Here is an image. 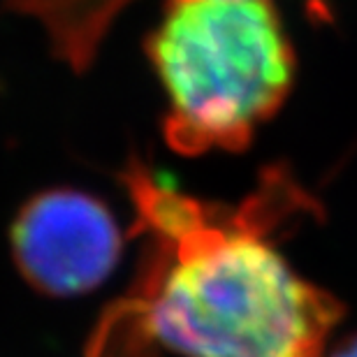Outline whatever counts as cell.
<instances>
[{"mask_svg": "<svg viewBox=\"0 0 357 357\" xmlns=\"http://www.w3.org/2000/svg\"><path fill=\"white\" fill-rule=\"evenodd\" d=\"M149 56L167 96L165 139L183 155L244 149L295 73L269 0H174Z\"/></svg>", "mask_w": 357, "mask_h": 357, "instance_id": "2", "label": "cell"}, {"mask_svg": "<svg viewBox=\"0 0 357 357\" xmlns=\"http://www.w3.org/2000/svg\"><path fill=\"white\" fill-rule=\"evenodd\" d=\"M323 357H357V332L351 334V337H344L341 341L334 344V348L327 351V355Z\"/></svg>", "mask_w": 357, "mask_h": 357, "instance_id": "5", "label": "cell"}, {"mask_svg": "<svg viewBox=\"0 0 357 357\" xmlns=\"http://www.w3.org/2000/svg\"><path fill=\"white\" fill-rule=\"evenodd\" d=\"M123 183L142 255L86 357H323L346 306L278 253L276 234L318 209L283 167L239 204L206 202L132 160Z\"/></svg>", "mask_w": 357, "mask_h": 357, "instance_id": "1", "label": "cell"}, {"mask_svg": "<svg viewBox=\"0 0 357 357\" xmlns=\"http://www.w3.org/2000/svg\"><path fill=\"white\" fill-rule=\"evenodd\" d=\"M12 255L26 283L47 297L96 290L121 260L116 218L98 197L54 188L31 197L12 225Z\"/></svg>", "mask_w": 357, "mask_h": 357, "instance_id": "3", "label": "cell"}, {"mask_svg": "<svg viewBox=\"0 0 357 357\" xmlns=\"http://www.w3.org/2000/svg\"><path fill=\"white\" fill-rule=\"evenodd\" d=\"M21 14L35 17L47 31L54 52L75 70L96 59L112 21L132 0H5Z\"/></svg>", "mask_w": 357, "mask_h": 357, "instance_id": "4", "label": "cell"}]
</instances>
